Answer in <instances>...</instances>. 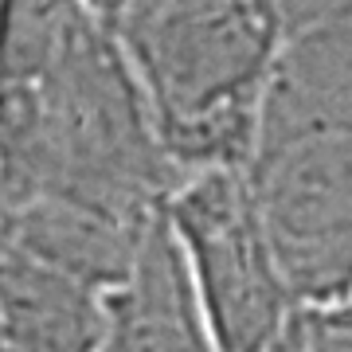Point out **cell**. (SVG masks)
<instances>
[{
  "label": "cell",
  "instance_id": "7",
  "mask_svg": "<svg viewBox=\"0 0 352 352\" xmlns=\"http://www.w3.org/2000/svg\"><path fill=\"white\" fill-rule=\"evenodd\" d=\"M289 4V20H314V16H337L352 12V0H286Z\"/></svg>",
  "mask_w": 352,
  "mask_h": 352
},
{
  "label": "cell",
  "instance_id": "2",
  "mask_svg": "<svg viewBox=\"0 0 352 352\" xmlns=\"http://www.w3.org/2000/svg\"><path fill=\"white\" fill-rule=\"evenodd\" d=\"M239 173L294 302L352 294V12L289 28Z\"/></svg>",
  "mask_w": 352,
  "mask_h": 352
},
{
  "label": "cell",
  "instance_id": "1",
  "mask_svg": "<svg viewBox=\"0 0 352 352\" xmlns=\"http://www.w3.org/2000/svg\"><path fill=\"white\" fill-rule=\"evenodd\" d=\"M180 180L110 16L0 0V219L138 239Z\"/></svg>",
  "mask_w": 352,
  "mask_h": 352
},
{
  "label": "cell",
  "instance_id": "5",
  "mask_svg": "<svg viewBox=\"0 0 352 352\" xmlns=\"http://www.w3.org/2000/svg\"><path fill=\"white\" fill-rule=\"evenodd\" d=\"M98 352H219L164 212L149 219L122 278L102 289Z\"/></svg>",
  "mask_w": 352,
  "mask_h": 352
},
{
  "label": "cell",
  "instance_id": "8",
  "mask_svg": "<svg viewBox=\"0 0 352 352\" xmlns=\"http://www.w3.org/2000/svg\"><path fill=\"white\" fill-rule=\"evenodd\" d=\"M87 4H94V8H98L102 16H113V12H118V4H122V0H87Z\"/></svg>",
  "mask_w": 352,
  "mask_h": 352
},
{
  "label": "cell",
  "instance_id": "4",
  "mask_svg": "<svg viewBox=\"0 0 352 352\" xmlns=\"http://www.w3.org/2000/svg\"><path fill=\"white\" fill-rule=\"evenodd\" d=\"M161 212L219 352H270L298 302L270 251L243 173H188Z\"/></svg>",
  "mask_w": 352,
  "mask_h": 352
},
{
  "label": "cell",
  "instance_id": "3",
  "mask_svg": "<svg viewBox=\"0 0 352 352\" xmlns=\"http://www.w3.org/2000/svg\"><path fill=\"white\" fill-rule=\"evenodd\" d=\"M118 47L180 173L239 168L289 36L286 0H122Z\"/></svg>",
  "mask_w": 352,
  "mask_h": 352
},
{
  "label": "cell",
  "instance_id": "6",
  "mask_svg": "<svg viewBox=\"0 0 352 352\" xmlns=\"http://www.w3.org/2000/svg\"><path fill=\"white\" fill-rule=\"evenodd\" d=\"M270 352H352V294L298 302Z\"/></svg>",
  "mask_w": 352,
  "mask_h": 352
}]
</instances>
